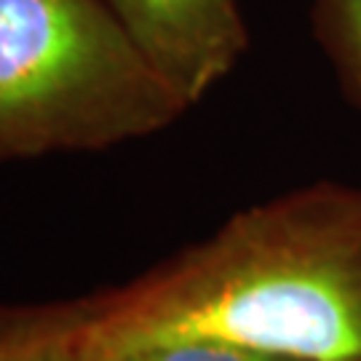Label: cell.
Returning <instances> with one entry per match:
<instances>
[{"label": "cell", "instance_id": "obj_3", "mask_svg": "<svg viewBox=\"0 0 361 361\" xmlns=\"http://www.w3.org/2000/svg\"><path fill=\"white\" fill-rule=\"evenodd\" d=\"M107 8L185 107L204 99L249 43L238 0H107Z\"/></svg>", "mask_w": 361, "mask_h": 361}, {"label": "cell", "instance_id": "obj_6", "mask_svg": "<svg viewBox=\"0 0 361 361\" xmlns=\"http://www.w3.org/2000/svg\"><path fill=\"white\" fill-rule=\"evenodd\" d=\"M107 361H289L281 356H268L259 350L238 348L217 340H185V343H164L150 348L129 350L123 356Z\"/></svg>", "mask_w": 361, "mask_h": 361}, {"label": "cell", "instance_id": "obj_4", "mask_svg": "<svg viewBox=\"0 0 361 361\" xmlns=\"http://www.w3.org/2000/svg\"><path fill=\"white\" fill-rule=\"evenodd\" d=\"M89 300L54 308H0V361H86Z\"/></svg>", "mask_w": 361, "mask_h": 361}, {"label": "cell", "instance_id": "obj_1", "mask_svg": "<svg viewBox=\"0 0 361 361\" xmlns=\"http://www.w3.org/2000/svg\"><path fill=\"white\" fill-rule=\"evenodd\" d=\"M217 340L289 361H361V190L319 185L89 300L86 361Z\"/></svg>", "mask_w": 361, "mask_h": 361}, {"label": "cell", "instance_id": "obj_5", "mask_svg": "<svg viewBox=\"0 0 361 361\" xmlns=\"http://www.w3.org/2000/svg\"><path fill=\"white\" fill-rule=\"evenodd\" d=\"M316 22L345 83L361 102V0H316Z\"/></svg>", "mask_w": 361, "mask_h": 361}, {"label": "cell", "instance_id": "obj_2", "mask_svg": "<svg viewBox=\"0 0 361 361\" xmlns=\"http://www.w3.org/2000/svg\"><path fill=\"white\" fill-rule=\"evenodd\" d=\"M177 99L97 0H0V164L169 126Z\"/></svg>", "mask_w": 361, "mask_h": 361}]
</instances>
